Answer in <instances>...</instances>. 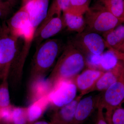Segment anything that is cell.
<instances>
[{"label":"cell","instance_id":"obj_1","mask_svg":"<svg viewBox=\"0 0 124 124\" xmlns=\"http://www.w3.org/2000/svg\"><path fill=\"white\" fill-rule=\"evenodd\" d=\"M86 59L71 42L65 47L48 78L53 85L62 80L73 79L84 69Z\"/></svg>","mask_w":124,"mask_h":124},{"label":"cell","instance_id":"obj_2","mask_svg":"<svg viewBox=\"0 0 124 124\" xmlns=\"http://www.w3.org/2000/svg\"><path fill=\"white\" fill-rule=\"evenodd\" d=\"M61 41L58 39H49L39 45L33 55L29 81L45 77L54 65L62 48Z\"/></svg>","mask_w":124,"mask_h":124},{"label":"cell","instance_id":"obj_3","mask_svg":"<svg viewBox=\"0 0 124 124\" xmlns=\"http://www.w3.org/2000/svg\"><path fill=\"white\" fill-rule=\"evenodd\" d=\"M84 15L85 31L102 35L115 29L122 22L100 3L90 7Z\"/></svg>","mask_w":124,"mask_h":124},{"label":"cell","instance_id":"obj_4","mask_svg":"<svg viewBox=\"0 0 124 124\" xmlns=\"http://www.w3.org/2000/svg\"><path fill=\"white\" fill-rule=\"evenodd\" d=\"M71 42L83 54L90 55H101L107 48L104 38L100 34L89 31L77 33Z\"/></svg>","mask_w":124,"mask_h":124},{"label":"cell","instance_id":"obj_5","mask_svg":"<svg viewBox=\"0 0 124 124\" xmlns=\"http://www.w3.org/2000/svg\"><path fill=\"white\" fill-rule=\"evenodd\" d=\"M77 90L73 79L58 81L49 94L50 106L55 109L69 104L76 97Z\"/></svg>","mask_w":124,"mask_h":124},{"label":"cell","instance_id":"obj_6","mask_svg":"<svg viewBox=\"0 0 124 124\" xmlns=\"http://www.w3.org/2000/svg\"><path fill=\"white\" fill-rule=\"evenodd\" d=\"M124 103V83L121 77L116 82L100 93L98 104L106 110L104 116L107 120L113 110L122 107Z\"/></svg>","mask_w":124,"mask_h":124},{"label":"cell","instance_id":"obj_7","mask_svg":"<svg viewBox=\"0 0 124 124\" xmlns=\"http://www.w3.org/2000/svg\"><path fill=\"white\" fill-rule=\"evenodd\" d=\"M65 27L62 15L53 17L40 24L36 31L33 41L38 46L45 40L57 35Z\"/></svg>","mask_w":124,"mask_h":124},{"label":"cell","instance_id":"obj_8","mask_svg":"<svg viewBox=\"0 0 124 124\" xmlns=\"http://www.w3.org/2000/svg\"><path fill=\"white\" fill-rule=\"evenodd\" d=\"M104 72L93 68H89L78 74L74 78V82L79 91V95L83 97L89 93L98 80Z\"/></svg>","mask_w":124,"mask_h":124},{"label":"cell","instance_id":"obj_9","mask_svg":"<svg viewBox=\"0 0 124 124\" xmlns=\"http://www.w3.org/2000/svg\"><path fill=\"white\" fill-rule=\"evenodd\" d=\"M100 95V93L80 100L77 106L72 124H82L89 118L94 109L97 108Z\"/></svg>","mask_w":124,"mask_h":124},{"label":"cell","instance_id":"obj_10","mask_svg":"<svg viewBox=\"0 0 124 124\" xmlns=\"http://www.w3.org/2000/svg\"><path fill=\"white\" fill-rule=\"evenodd\" d=\"M18 38L12 34L9 37L0 39V65L6 66V72L8 73L9 66L15 57L17 51Z\"/></svg>","mask_w":124,"mask_h":124},{"label":"cell","instance_id":"obj_11","mask_svg":"<svg viewBox=\"0 0 124 124\" xmlns=\"http://www.w3.org/2000/svg\"><path fill=\"white\" fill-rule=\"evenodd\" d=\"M49 0H32L26 6L30 23L36 31L46 17Z\"/></svg>","mask_w":124,"mask_h":124},{"label":"cell","instance_id":"obj_12","mask_svg":"<svg viewBox=\"0 0 124 124\" xmlns=\"http://www.w3.org/2000/svg\"><path fill=\"white\" fill-rule=\"evenodd\" d=\"M82 97L79 95L70 103L54 109L51 119L52 124H72L76 108L78 102Z\"/></svg>","mask_w":124,"mask_h":124},{"label":"cell","instance_id":"obj_13","mask_svg":"<svg viewBox=\"0 0 124 124\" xmlns=\"http://www.w3.org/2000/svg\"><path fill=\"white\" fill-rule=\"evenodd\" d=\"M28 98L30 104L49 95L53 85L48 78H39L29 81Z\"/></svg>","mask_w":124,"mask_h":124},{"label":"cell","instance_id":"obj_14","mask_svg":"<svg viewBox=\"0 0 124 124\" xmlns=\"http://www.w3.org/2000/svg\"><path fill=\"white\" fill-rule=\"evenodd\" d=\"M124 66V63L119 60L114 68L104 72L98 80L90 93L94 91H103L108 88L119 79Z\"/></svg>","mask_w":124,"mask_h":124},{"label":"cell","instance_id":"obj_15","mask_svg":"<svg viewBox=\"0 0 124 124\" xmlns=\"http://www.w3.org/2000/svg\"><path fill=\"white\" fill-rule=\"evenodd\" d=\"M29 22V14L26 6H22L10 21L11 33L18 38H20L23 30Z\"/></svg>","mask_w":124,"mask_h":124},{"label":"cell","instance_id":"obj_16","mask_svg":"<svg viewBox=\"0 0 124 124\" xmlns=\"http://www.w3.org/2000/svg\"><path fill=\"white\" fill-rule=\"evenodd\" d=\"M50 106L49 95L32 103L27 107L28 124H32L41 117Z\"/></svg>","mask_w":124,"mask_h":124},{"label":"cell","instance_id":"obj_17","mask_svg":"<svg viewBox=\"0 0 124 124\" xmlns=\"http://www.w3.org/2000/svg\"><path fill=\"white\" fill-rule=\"evenodd\" d=\"M102 36L106 44L119 50L124 42V25L119 24Z\"/></svg>","mask_w":124,"mask_h":124},{"label":"cell","instance_id":"obj_18","mask_svg":"<svg viewBox=\"0 0 124 124\" xmlns=\"http://www.w3.org/2000/svg\"><path fill=\"white\" fill-rule=\"evenodd\" d=\"M62 14L66 27L68 31L77 33L85 31L86 23L84 15H75L66 11Z\"/></svg>","mask_w":124,"mask_h":124},{"label":"cell","instance_id":"obj_19","mask_svg":"<svg viewBox=\"0 0 124 124\" xmlns=\"http://www.w3.org/2000/svg\"><path fill=\"white\" fill-rule=\"evenodd\" d=\"M70 3V0H53L49 6L46 17L40 24L44 23L53 17L62 16V13L69 9Z\"/></svg>","mask_w":124,"mask_h":124},{"label":"cell","instance_id":"obj_20","mask_svg":"<svg viewBox=\"0 0 124 124\" xmlns=\"http://www.w3.org/2000/svg\"><path fill=\"white\" fill-rule=\"evenodd\" d=\"M99 2L122 22H124V0H99Z\"/></svg>","mask_w":124,"mask_h":124},{"label":"cell","instance_id":"obj_21","mask_svg":"<svg viewBox=\"0 0 124 124\" xmlns=\"http://www.w3.org/2000/svg\"><path fill=\"white\" fill-rule=\"evenodd\" d=\"M92 0H70V7L64 11L75 15H84L89 8Z\"/></svg>","mask_w":124,"mask_h":124},{"label":"cell","instance_id":"obj_22","mask_svg":"<svg viewBox=\"0 0 124 124\" xmlns=\"http://www.w3.org/2000/svg\"><path fill=\"white\" fill-rule=\"evenodd\" d=\"M7 76L8 75L4 76L3 81L0 85V108L11 105L7 82Z\"/></svg>","mask_w":124,"mask_h":124},{"label":"cell","instance_id":"obj_23","mask_svg":"<svg viewBox=\"0 0 124 124\" xmlns=\"http://www.w3.org/2000/svg\"><path fill=\"white\" fill-rule=\"evenodd\" d=\"M27 108L14 107L12 124H28Z\"/></svg>","mask_w":124,"mask_h":124},{"label":"cell","instance_id":"obj_24","mask_svg":"<svg viewBox=\"0 0 124 124\" xmlns=\"http://www.w3.org/2000/svg\"><path fill=\"white\" fill-rule=\"evenodd\" d=\"M103 55L101 58L100 63L103 69L107 71L113 69L116 66L119 60L112 51Z\"/></svg>","mask_w":124,"mask_h":124},{"label":"cell","instance_id":"obj_25","mask_svg":"<svg viewBox=\"0 0 124 124\" xmlns=\"http://www.w3.org/2000/svg\"><path fill=\"white\" fill-rule=\"evenodd\" d=\"M106 120L108 124H124V108L121 107L113 110Z\"/></svg>","mask_w":124,"mask_h":124},{"label":"cell","instance_id":"obj_26","mask_svg":"<svg viewBox=\"0 0 124 124\" xmlns=\"http://www.w3.org/2000/svg\"><path fill=\"white\" fill-rule=\"evenodd\" d=\"M13 106L0 108V122L12 124V114Z\"/></svg>","mask_w":124,"mask_h":124},{"label":"cell","instance_id":"obj_27","mask_svg":"<svg viewBox=\"0 0 124 124\" xmlns=\"http://www.w3.org/2000/svg\"><path fill=\"white\" fill-rule=\"evenodd\" d=\"M97 117L94 124H108L105 119L104 109L101 106L98 104L97 108Z\"/></svg>","mask_w":124,"mask_h":124},{"label":"cell","instance_id":"obj_28","mask_svg":"<svg viewBox=\"0 0 124 124\" xmlns=\"http://www.w3.org/2000/svg\"><path fill=\"white\" fill-rule=\"evenodd\" d=\"M12 7L9 3L0 0V17L2 16L6 12L10 9Z\"/></svg>","mask_w":124,"mask_h":124},{"label":"cell","instance_id":"obj_29","mask_svg":"<svg viewBox=\"0 0 124 124\" xmlns=\"http://www.w3.org/2000/svg\"><path fill=\"white\" fill-rule=\"evenodd\" d=\"M106 46L107 48L108 49V50L112 51L116 56L117 59L120 61H121L124 64V53L118 51L115 49H113L106 44Z\"/></svg>","mask_w":124,"mask_h":124},{"label":"cell","instance_id":"obj_30","mask_svg":"<svg viewBox=\"0 0 124 124\" xmlns=\"http://www.w3.org/2000/svg\"><path fill=\"white\" fill-rule=\"evenodd\" d=\"M4 1H6L10 4L12 7L15 6L17 5L20 2V0H2Z\"/></svg>","mask_w":124,"mask_h":124},{"label":"cell","instance_id":"obj_31","mask_svg":"<svg viewBox=\"0 0 124 124\" xmlns=\"http://www.w3.org/2000/svg\"><path fill=\"white\" fill-rule=\"evenodd\" d=\"M32 124H52L51 122H48L45 121H36Z\"/></svg>","mask_w":124,"mask_h":124},{"label":"cell","instance_id":"obj_32","mask_svg":"<svg viewBox=\"0 0 124 124\" xmlns=\"http://www.w3.org/2000/svg\"><path fill=\"white\" fill-rule=\"evenodd\" d=\"M32 0H22V6L25 5Z\"/></svg>","mask_w":124,"mask_h":124},{"label":"cell","instance_id":"obj_33","mask_svg":"<svg viewBox=\"0 0 124 124\" xmlns=\"http://www.w3.org/2000/svg\"><path fill=\"white\" fill-rule=\"evenodd\" d=\"M119 51H121V52H122V53H124V43L122 44V45L120 47L119 49Z\"/></svg>","mask_w":124,"mask_h":124},{"label":"cell","instance_id":"obj_34","mask_svg":"<svg viewBox=\"0 0 124 124\" xmlns=\"http://www.w3.org/2000/svg\"><path fill=\"white\" fill-rule=\"evenodd\" d=\"M121 77L122 80H123V82H124V64L123 69H122V73H121Z\"/></svg>","mask_w":124,"mask_h":124},{"label":"cell","instance_id":"obj_35","mask_svg":"<svg viewBox=\"0 0 124 124\" xmlns=\"http://www.w3.org/2000/svg\"><path fill=\"white\" fill-rule=\"evenodd\" d=\"M0 124H8L2 122H0Z\"/></svg>","mask_w":124,"mask_h":124}]
</instances>
